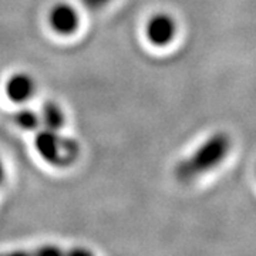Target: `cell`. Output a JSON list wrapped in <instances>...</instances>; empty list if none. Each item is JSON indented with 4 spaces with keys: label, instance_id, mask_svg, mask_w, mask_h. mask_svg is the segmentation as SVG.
<instances>
[{
    "label": "cell",
    "instance_id": "1",
    "mask_svg": "<svg viewBox=\"0 0 256 256\" xmlns=\"http://www.w3.org/2000/svg\"><path fill=\"white\" fill-rule=\"evenodd\" d=\"M232 141L226 132L218 131L208 137L191 156L180 161L174 174L181 182H191L202 174L216 168L228 156Z\"/></svg>",
    "mask_w": 256,
    "mask_h": 256
},
{
    "label": "cell",
    "instance_id": "2",
    "mask_svg": "<svg viewBox=\"0 0 256 256\" xmlns=\"http://www.w3.org/2000/svg\"><path fill=\"white\" fill-rule=\"evenodd\" d=\"M34 146L44 161L62 168L73 164L80 154V146L74 140L63 137L58 134V131L47 128L37 132Z\"/></svg>",
    "mask_w": 256,
    "mask_h": 256
},
{
    "label": "cell",
    "instance_id": "3",
    "mask_svg": "<svg viewBox=\"0 0 256 256\" xmlns=\"http://www.w3.org/2000/svg\"><path fill=\"white\" fill-rule=\"evenodd\" d=\"M148 40L154 46H166L174 40L176 33V24L171 16L165 13H158L148 20L146 28Z\"/></svg>",
    "mask_w": 256,
    "mask_h": 256
},
{
    "label": "cell",
    "instance_id": "4",
    "mask_svg": "<svg viewBox=\"0 0 256 256\" xmlns=\"http://www.w3.org/2000/svg\"><path fill=\"white\" fill-rule=\"evenodd\" d=\"M50 24L58 34H72L78 26V16L70 4H56L50 12Z\"/></svg>",
    "mask_w": 256,
    "mask_h": 256
},
{
    "label": "cell",
    "instance_id": "5",
    "mask_svg": "<svg viewBox=\"0 0 256 256\" xmlns=\"http://www.w3.org/2000/svg\"><path fill=\"white\" fill-rule=\"evenodd\" d=\"M34 92V82L28 74H16L10 77L6 84V92L12 101L23 102L30 98Z\"/></svg>",
    "mask_w": 256,
    "mask_h": 256
},
{
    "label": "cell",
    "instance_id": "6",
    "mask_svg": "<svg viewBox=\"0 0 256 256\" xmlns=\"http://www.w3.org/2000/svg\"><path fill=\"white\" fill-rule=\"evenodd\" d=\"M40 122L47 130L58 131L64 124L63 111L60 110V107L56 102H52V101L44 102L40 112Z\"/></svg>",
    "mask_w": 256,
    "mask_h": 256
},
{
    "label": "cell",
    "instance_id": "7",
    "mask_svg": "<svg viewBox=\"0 0 256 256\" xmlns=\"http://www.w3.org/2000/svg\"><path fill=\"white\" fill-rule=\"evenodd\" d=\"M12 121L18 127L28 131H33L40 127V116L32 110H18L12 116Z\"/></svg>",
    "mask_w": 256,
    "mask_h": 256
},
{
    "label": "cell",
    "instance_id": "8",
    "mask_svg": "<svg viewBox=\"0 0 256 256\" xmlns=\"http://www.w3.org/2000/svg\"><path fill=\"white\" fill-rule=\"evenodd\" d=\"M108 2H110V0H82L84 6H86L87 9L92 10L101 9V8H104Z\"/></svg>",
    "mask_w": 256,
    "mask_h": 256
},
{
    "label": "cell",
    "instance_id": "9",
    "mask_svg": "<svg viewBox=\"0 0 256 256\" xmlns=\"http://www.w3.org/2000/svg\"><path fill=\"white\" fill-rule=\"evenodd\" d=\"M37 254H62V250L56 246H44L37 250Z\"/></svg>",
    "mask_w": 256,
    "mask_h": 256
},
{
    "label": "cell",
    "instance_id": "10",
    "mask_svg": "<svg viewBox=\"0 0 256 256\" xmlns=\"http://www.w3.org/2000/svg\"><path fill=\"white\" fill-rule=\"evenodd\" d=\"M3 178H4V170H3V164L0 161V184L3 182Z\"/></svg>",
    "mask_w": 256,
    "mask_h": 256
}]
</instances>
